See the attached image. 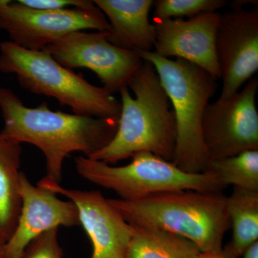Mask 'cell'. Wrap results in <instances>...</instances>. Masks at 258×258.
Wrapping results in <instances>:
<instances>
[{
    "mask_svg": "<svg viewBox=\"0 0 258 258\" xmlns=\"http://www.w3.org/2000/svg\"><path fill=\"white\" fill-rule=\"evenodd\" d=\"M0 109L5 121L1 133L18 143L38 148L46 162L42 179L57 184L62 180L64 159L75 152L92 157L111 142L119 120L53 111L46 103L29 108L5 88H0Z\"/></svg>",
    "mask_w": 258,
    "mask_h": 258,
    "instance_id": "1",
    "label": "cell"
},
{
    "mask_svg": "<svg viewBox=\"0 0 258 258\" xmlns=\"http://www.w3.org/2000/svg\"><path fill=\"white\" fill-rule=\"evenodd\" d=\"M118 93L121 109L116 133L90 159L114 164L148 152L171 162L176 143L175 117L153 64L143 60L128 87Z\"/></svg>",
    "mask_w": 258,
    "mask_h": 258,
    "instance_id": "2",
    "label": "cell"
},
{
    "mask_svg": "<svg viewBox=\"0 0 258 258\" xmlns=\"http://www.w3.org/2000/svg\"><path fill=\"white\" fill-rule=\"evenodd\" d=\"M108 200L129 225L172 232L191 241L201 252L221 249L230 228L227 197L222 192L183 190L134 202Z\"/></svg>",
    "mask_w": 258,
    "mask_h": 258,
    "instance_id": "3",
    "label": "cell"
},
{
    "mask_svg": "<svg viewBox=\"0 0 258 258\" xmlns=\"http://www.w3.org/2000/svg\"><path fill=\"white\" fill-rule=\"evenodd\" d=\"M137 52L157 71L174 111L176 143L171 162L186 172H205L210 157L204 143L202 124L205 109L218 88L217 80L182 59L165 58L154 51Z\"/></svg>",
    "mask_w": 258,
    "mask_h": 258,
    "instance_id": "4",
    "label": "cell"
},
{
    "mask_svg": "<svg viewBox=\"0 0 258 258\" xmlns=\"http://www.w3.org/2000/svg\"><path fill=\"white\" fill-rule=\"evenodd\" d=\"M0 71L15 74L24 88L55 98L74 114L118 118L121 104L103 87L88 83L56 62L45 50H31L11 41L0 43Z\"/></svg>",
    "mask_w": 258,
    "mask_h": 258,
    "instance_id": "5",
    "label": "cell"
},
{
    "mask_svg": "<svg viewBox=\"0 0 258 258\" xmlns=\"http://www.w3.org/2000/svg\"><path fill=\"white\" fill-rule=\"evenodd\" d=\"M127 165L114 166L90 158H74L79 174L90 182L112 190L123 201L134 202L166 191L195 190L222 192L225 186L213 173L193 174L148 152L132 156Z\"/></svg>",
    "mask_w": 258,
    "mask_h": 258,
    "instance_id": "6",
    "label": "cell"
},
{
    "mask_svg": "<svg viewBox=\"0 0 258 258\" xmlns=\"http://www.w3.org/2000/svg\"><path fill=\"white\" fill-rule=\"evenodd\" d=\"M106 17L94 3L84 8L35 10L16 2L0 0V29L11 42L31 50H42L73 32L109 31Z\"/></svg>",
    "mask_w": 258,
    "mask_h": 258,
    "instance_id": "7",
    "label": "cell"
},
{
    "mask_svg": "<svg viewBox=\"0 0 258 258\" xmlns=\"http://www.w3.org/2000/svg\"><path fill=\"white\" fill-rule=\"evenodd\" d=\"M108 31L71 32L44 50L68 69L85 68L98 76L108 92L113 94L128 87L142 66L138 52L115 46L108 40Z\"/></svg>",
    "mask_w": 258,
    "mask_h": 258,
    "instance_id": "8",
    "label": "cell"
},
{
    "mask_svg": "<svg viewBox=\"0 0 258 258\" xmlns=\"http://www.w3.org/2000/svg\"><path fill=\"white\" fill-rule=\"evenodd\" d=\"M257 78L227 99L209 103L202 132L210 160L258 150Z\"/></svg>",
    "mask_w": 258,
    "mask_h": 258,
    "instance_id": "9",
    "label": "cell"
},
{
    "mask_svg": "<svg viewBox=\"0 0 258 258\" xmlns=\"http://www.w3.org/2000/svg\"><path fill=\"white\" fill-rule=\"evenodd\" d=\"M244 1H235L220 14L215 50L220 67L222 91L218 99L233 96L258 70V9H244Z\"/></svg>",
    "mask_w": 258,
    "mask_h": 258,
    "instance_id": "10",
    "label": "cell"
},
{
    "mask_svg": "<svg viewBox=\"0 0 258 258\" xmlns=\"http://www.w3.org/2000/svg\"><path fill=\"white\" fill-rule=\"evenodd\" d=\"M37 186L62 195L77 207L80 223L91 241V258H125L133 227L98 191L67 189L41 179Z\"/></svg>",
    "mask_w": 258,
    "mask_h": 258,
    "instance_id": "11",
    "label": "cell"
},
{
    "mask_svg": "<svg viewBox=\"0 0 258 258\" xmlns=\"http://www.w3.org/2000/svg\"><path fill=\"white\" fill-rule=\"evenodd\" d=\"M220 14L208 13L184 19L153 18L155 29L154 51L165 58L182 59L220 79L215 37Z\"/></svg>",
    "mask_w": 258,
    "mask_h": 258,
    "instance_id": "12",
    "label": "cell"
},
{
    "mask_svg": "<svg viewBox=\"0 0 258 258\" xmlns=\"http://www.w3.org/2000/svg\"><path fill=\"white\" fill-rule=\"evenodd\" d=\"M21 210L13 235L4 246L3 258H21L32 241L60 226L81 225L77 207L72 201L60 200L57 194L35 186L20 174Z\"/></svg>",
    "mask_w": 258,
    "mask_h": 258,
    "instance_id": "13",
    "label": "cell"
},
{
    "mask_svg": "<svg viewBox=\"0 0 258 258\" xmlns=\"http://www.w3.org/2000/svg\"><path fill=\"white\" fill-rule=\"evenodd\" d=\"M110 25L108 41L125 50L154 51L155 29L149 20L152 0H94Z\"/></svg>",
    "mask_w": 258,
    "mask_h": 258,
    "instance_id": "14",
    "label": "cell"
},
{
    "mask_svg": "<svg viewBox=\"0 0 258 258\" xmlns=\"http://www.w3.org/2000/svg\"><path fill=\"white\" fill-rule=\"evenodd\" d=\"M21 144L0 132V240L13 235L21 210Z\"/></svg>",
    "mask_w": 258,
    "mask_h": 258,
    "instance_id": "15",
    "label": "cell"
},
{
    "mask_svg": "<svg viewBox=\"0 0 258 258\" xmlns=\"http://www.w3.org/2000/svg\"><path fill=\"white\" fill-rule=\"evenodd\" d=\"M132 227L125 258H195L200 252L191 241L172 232L152 227Z\"/></svg>",
    "mask_w": 258,
    "mask_h": 258,
    "instance_id": "16",
    "label": "cell"
},
{
    "mask_svg": "<svg viewBox=\"0 0 258 258\" xmlns=\"http://www.w3.org/2000/svg\"><path fill=\"white\" fill-rule=\"evenodd\" d=\"M227 210L232 230L228 244L240 257L247 247L258 240V191L232 188L227 197Z\"/></svg>",
    "mask_w": 258,
    "mask_h": 258,
    "instance_id": "17",
    "label": "cell"
},
{
    "mask_svg": "<svg viewBox=\"0 0 258 258\" xmlns=\"http://www.w3.org/2000/svg\"><path fill=\"white\" fill-rule=\"evenodd\" d=\"M208 170L215 174L225 187L232 186L258 191V150L210 160Z\"/></svg>",
    "mask_w": 258,
    "mask_h": 258,
    "instance_id": "18",
    "label": "cell"
},
{
    "mask_svg": "<svg viewBox=\"0 0 258 258\" xmlns=\"http://www.w3.org/2000/svg\"><path fill=\"white\" fill-rule=\"evenodd\" d=\"M227 5L225 0H157L153 18H191L204 13H216Z\"/></svg>",
    "mask_w": 258,
    "mask_h": 258,
    "instance_id": "19",
    "label": "cell"
},
{
    "mask_svg": "<svg viewBox=\"0 0 258 258\" xmlns=\"http://www.w3.org/2000/svg\"><path fill=\"white\" fill-rule=\"evenodd\" d=\"M57 231L53 229L37 237L25 249L21 258H62Z\"/></svg>",
    "mask_w": 258,
    "mask_h": 258,
    "instance_id": "20",
    "label": "cell"
},
{
    "mask_svg": "<svg viewBox=\"0 0 258 258\" xmlns=\"http://www.w3.org/2000/svg\"><path fill=\"white\" fill-rule=\"evenodd\" d=\"M18 3L35 10H60L72 8H84L92 4L87 0H18Z\"/></svg>",
    "mask_w": 258,
    "mask_h": 258,
    "instance_id": "21",
    "label": "cell"
},
{
    "mask_svg": "<svg viewBox=\"0 0 258 258\" xmlns=\"http://www.w3.org/2000/svg\"><path fill=\"white\" fill-rule=\"evenodd\" d=\"M195 258H239L236 255L230 244H227L220 250L201 252Z\"/></svg>",
    "mask_w": 258,
    "mask_h": 258,
    "instance_id": "22",
    "label": "cell"
},
{
    "mask_svg": "<svg viewBox=\"0 0 258 258\" xmlns=\"http://www.w3.org/2000/svg\"><path fill=\"white\" fill-rule=\"evenodd\" d=\"M240 257L242 258H258V240L247 247Z\"/></svg>",
    "mask_w": 258,
    "mask_h": 258,
    "instance_id": "23",
    "label": "cell"
},
{
    "mask_svg": "<svg viewBox=\"0 0 258 258\" xmlns=\"http://www.w3.org/2000/svg\"><path fill=\"white\" fill-rule=\"evenodd\" d=\"M5 242L0 240V258H3V253H4Z\"/></svg>",
    "mask_w": 258,
    "mask_h": 258,
    "instance_id": "24",
    "label": "cell"
}]
</instances>
